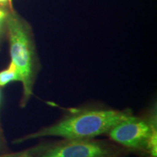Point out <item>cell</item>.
<instances>
[{
    "instance_id": "obj_1",
    "label": "cell",
    "mask_w": 157,
    "mask_h": 157,
    "mask_svg": "<svg viewBox=\"0 0 157 157\" xmlns=\"http://www.w3.org/2000/svg\"><path fill=\"white\" fill-rule=\"evenodd\" d=\"M130 111L117 110H87L74 113L55 124L19 139L17 142L44 137L64 139H93L107 134L113 126L131 114Z\"/></svg>"
},
{
    "instance_id": "obj_2",
    "label": "cell",
    "mask_w": 157,
    "mask_h": 157,
    "mask_svg": "<svg viewBox=\"0 0 157 157\" xmlns=\"http://www.w3.org/2000/svg\"><path fill=\"white\" fill-rule=\"evenodd\" d=\"M6 25L8 31L11 62L21 75L23 89L21 105L25 106L33 94L35 79L32 42L26 25L15 13H8Z\"/></svg>"
},
{
    "instance_id": "obj_3",
    "label": "cell",
    "mask_w": 157,
    "mask_h": 157,
    "mask_svg": "<svg viewBox=\"0 0 157 157\" xmlns=\"http://www.w3.org/2000/svg\"><path fill=\"white\" fill-rule=\"evenodd\" d=\"M111 140L126 150L144 157L157 156L156 117L144 119L132 113L117 124L107 133Z\"/></svg>"
},
{
    "instance_id": "obj_4",
    "label": "cell",
    "mask_w": 157,
    "mask_h": 157,
    "mask_svg": "<svg viewBox=\"0 0 157 157\" xmlns=\"http://www.w3.org/2000/svg\"><path fill=\"white\" fill-rule=\"evenodd\" d=\"M121 146L93 139H65L49 146L36 147L34 157H125Z\"/></svg>"
},
{
    "instance_id": "obj_5",
    "label": "cell",
    "mask_w": 157,
    "mask_h": 157,
    "mask_svg": "<svg viewBox=\"0 0 157 157\" xmlns=\"http://www.w3.org/2000/svg\"><path fill=\"white\" fill-rule=\"evenodd\" d=\"M15 81L21 82V77L17 68L10 62L8 68L0 71V87H4Z\"/></svg>"
},
{
    "instance_id": "obj_6",
    "label": "cell",
    "mask_w": 157,
    "mask_h": 157,
    "mask_svg": "<svg viewBox=\"0 0 157 157\" xmlns=\"http://www.w3.org/2000/svg\"><path fill=\"white\" fill-rule=\"evenodd\" d=\"M36 148H31L23 151L14 153V154L0 155V157H34Z\"/></svg>"
},
{
    "instance_id": "obj_7",
    "label": "cell",
    "mask_w": 157,
    "mask_h": 157,
    "mask_svg": "<svg viewBox=\"0 0 157 157\" xmlns=\"http://www.w3.org/2000/svg\"><path fill=\"white\" fill-rule=\"evenodd\" d=\"M7 15H8V13L5 9L0 7V36L2 34L5 25H6Z\"/></svg>"
},
{
    "instance_id": "obj_8",
    "label": "cell",
    "mask_w": 157,
    "mask_h": 157,
    "mask_svg": "<svg viewBox=\"0 0 157 157\" xmlns=\"http://www.w3.org/2000/svg\"><path fill=\"white\" fill-rule=\"evenodd\" d=\"M10 1V0H0V7H2V6L8 5Z\"/></svg>"
}]
</instances>
